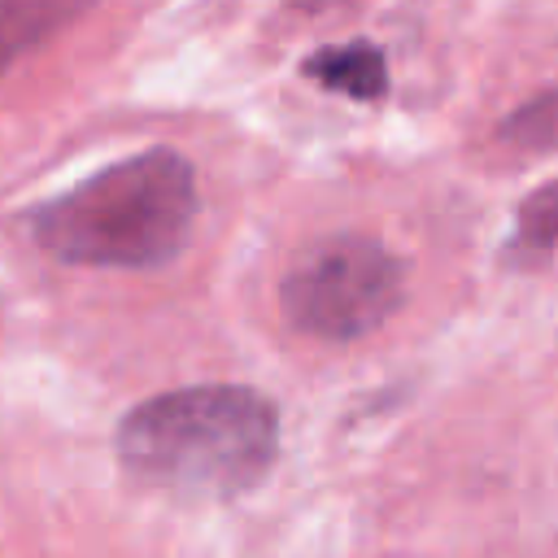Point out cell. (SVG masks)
<instances>
[{"instance_id":"cell-1","label":"cell","mask_w":558,"mask_h":558,"mask_svg":"<svg viewBox=\"0 0 558 558\" xmlns=\"http://www.w3.org/2000/svg\"><path fill=\"white\" fill-rule=\"evenodd\" d=\"M279 418L240 384H196L135 405L118 427L122 466L174 497L218 501L248 493L275 462Z\"/></svg>"},{"instance_id":"cell-2","label":"cell","mask_w":558,"mask_h":558,"mask_svg":"<svg viewBox=\"0 0 558 558\" xmlns=\"http://www.w3.org/2000/svg\"><path fill=\"white\" fill-rule=\"evenodd\" d=\"M196 170L174 148L122 157L35 209L39 248L74 266H161L196 222Z\"/></svg>"},{"instance_id":"cell-3","label":"cell","mask_w":558,"mask_h":558,"mask_svg":"<svg viewBox=\"0 0 558 558\" xmlns=\"http://www.w3.org/2000/svg\"><path fill=\"white\" fill-rule=\"evenodd\" d=\"M401 262L366 235H331L310 244L279 283L292 327L318 340H357L401 305Z\"/></svg>"},{"instance_id":"cell-4","label":"cell","mask_w":558,"mask_h":558,"mask_svg":"<svg viewBox=\"0 0 558 558\" xmlns=\"http://www.w3.org/2000/svg\"><path fill=\"white\" fill-rule=\"evenodd\" d=\"M301 74L349 100H379L388 92L384 52L371 44H327L301 61Z\"/></svg>"},{"instance_id":"cell-5","label":"cell","mask_w":558,"mask_h":558,"mask_svg":"<svg viewBox=\"0 0 558 558\" xmlns=\"http://www.w3.org/2000/svg\"><path fill=\"white\" fill-rule=\"evenodd\" d=\"M78 9H65V4H44V0H9L0 4V74L22 57L31 52L39 39H48L61 22H70Z\"/></svg>"},{"instance_id":"cell-6","label":"cell","mask_w":558,"mask_h":558,"mask_svg":"<svg viewBox=\"0 0 558 558\" xmlns=\"http://www.w3.org/2000/svg\"><path fill=\"white\" fill-rule=\"evenodd\" d=\"M501 140L523 153H558V87L523 100L501 122Z\"/></svg>"},{"instance_id":"cell-7","label":"cell","mask_w":558,"mask_h":558,"mask_svg":"<svg viewBox=\"0 0 558 558\" xmlns=\"http://www.w3.org/2000/svg\"><path fill=\"white\" fill-rule=\"evenodd\" d=\"M510 248L514 253H549L558 248V179L536 187L519 214H514V231H510Z\"/></svg>"}]
</instances>
